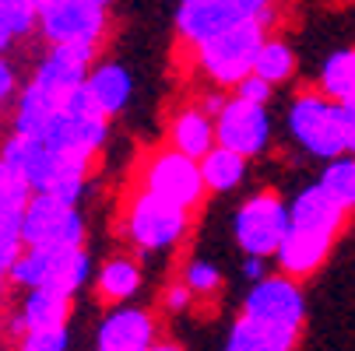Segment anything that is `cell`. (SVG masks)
Listing matches in <instances>:
<instances>
[{
	"label": "cell",
	"instance_id": "cell-1",
	"mask_svg": "<svg viewBox=\"0 0 355 351\" xmlns=\"http://www.w3.org/2000/svg\"><path fill=\"white\" fill-rule=\"evenodd\" d=\"M264 42H268V25L261 18H246V21H236L232 28L218 32L215 39L200 42L197 60L215 84L236 88L243 78L253 74V64H257V53Z\"/></svg>",
	"mask_w": 355,
	"mask_h": 351
},
{
	"label": "cell",
	"instance_id": "cell-2",
	"mask_svg": "<svg viewBox=\"0 0 355 351\" xmlns=\"http://www.w3.org/2000/svg\"><path fill=\"white\" fill-rule=\"evenodd\" d=\"M92 260L81 246H25L11 267V281L21 288H53L74 295L88 281Z\"/></svg>",
	"mask_w": 355,
	"mask_h": 351
},
{
	"label": "cell",
	"instance_id": "cell-3",
	"mask_svg": "<svg viewBox=\"0 0 355 351\" xmlns=\"http://www.w3.org/2000/svg\"><path fill=\"white\" fill-rule=\"evenodd\" d=\"M288 130L310 155L334 162L348 152L345 144V109L327 95H299L288 106Z\"/></svg>",
	"mask_w": 355,
	"mask_h": 351
},
{
	"label": "cell",
	"instance_id": "cell-4",
	"mask_svg": "<svg viewBox=\"0 0 355 351\" xmlns=\"http://www.w3.org/2000/svg\"><path fill=\"white\" fill-rule=\"evenodd\" d=\"M288 225H292V215H288V204H282V197L257 193L236 211L232 232L246 257H271L282 249Z\"/></svg>",
	"mask_w": 355,
	"mask_h": 351
},
{
	"label": "cell",
	"instance_id": "cell-5",
	"mask_svg": "<svg viewBox=\"0 0 355 351\" xmlns=\"http://www.w3.org/2000/svg\"><path fill=\"white\" fill-rule=\"evenodd\" d=\"M21 239L25 246H81L85 222L74 204L53 193H32L28 208L21 215Z\"/></svg>",
	"mask_w": 355,
	"mask_h": 351
},
{
	"label": "cell",
	"instance_id": "cell-6",
	"mask_svg": "<svg viewBox=\"0 0 355 351\" xmlns=\"http://www.w3.org/2000/svg\"><path fill=\"white\" fill-rule=\"evenodd\" d=\"M127 232H130V239L141 249H148V253H155V249H169L187 232V208H180V204H173V200L144 190L134 200V208H130Z\"/></svg>",
	"mask_w": 355,
	"mask_h": 351
},
{
	"label": "cell",
	"instance_id": "cell-7",
	"mask_svg": "<svg viewBox=\"0 0 355 351\" xmlns=\"http://www.w3.org/2000/svg\"><path fill=\"white\" fill-rule=\"evenodd\" d=\"M39 32L49 46L60 42H98L106 32V8L95 0H42Z\"/></svg>",
	"mask_w": 355,
	"mask_h": 351
},
{
	"label": "cell",
	"instance_id": "cell-8",
	"mask_svg": "<svg viewBox=\"0 0 355 351\" xmlns=\"http://www.w3.org/2000/svg\"><path fill=\"white\" fill-rule=\"evenodd\" d=\"M144 190L159 193L166 200H173V204L180 208H193L200 197H205L208 183H205V172H200V162L183 155V152H162L151 159L148 172H144Z\"/></svg>",
	"mask_w": 355,
	"mask_h": 351
},
{
	"label": "cell",
	"instance_id": "cell-9",
	"mask_svg": "<svg viewBox=\"0 0 355 351\" xmlns=\"http://www.w3.org/2000/svg\"><path fill=\"white\" fill-rule=\"evenodd\" d=\"M215 134H218L222 147H232V152L243 155V159L261 155L268 147V137H271L268 109L261 102H246V98L232 95L222 106V113L215 116Z\"/></svg>",
	"mask_w": 355,
	"mask_h": 351
},
{
	"label": "cell",
	"instance_id": "cell-10",
	"mask_svg": "<svg viewBox=\"0 0 355 351\" xmlns=\"http://www.w3.org/2000/svg\"><path fill=\"white\" fill-rule=\"evenodd\" d=\"M92 57H95V42H60V46H49V53L39 60V67L32 74V84L64 106V98L78 84H85V78L92 71Z\"/></svg>",
	"mask_w": 355,
	"mask_h": 351
},
{
	"label": "cell",
	"instance_id": "cell-11",
	"mask_svg": "<svg viewBox=\"0 0 355 351\" xmlns=\"http://www.w3.org/2000/svg\"><path fill=\"white\" fill-rule=\"evenodd\" d=\"M243 313L253 320H268V323H285V327H302V313H306V303L295 288V281L285 278H264L253 281Z\"/></svg>",
	"mask_w": 355,
	"mask_h": 351
},
{
	"label": "cell",
	"instance_id": "cell-12",
	"mask_svg": "<svg viewBox=\"0 0 355 351\" xmlns=\"http://www.w3.org/2000/svg\"><path fill=\"white\" fill-rule=\"evenodd\" d=\"M288 215H292V232L299 235H313L320 242H334L341 222H345V208L338 200L317 183V186H306L302 193H295V200L288 204Z\"/></svg>",
	"mask_w": 355,
	"mask_h": 351
},
{
	"label": "cell",
	"instance_id": "cell-13",
	"mask_svg": "<svg viewBox=\"0 0 355 351\" xmlns=\"http://www.w3.org/2000/svg\"><path fill=\"white\" fill-rule=\"evenodd\" d=\"M155 337V323L144 309H116L103 320L95 337L98 351H148Z\"/></svg>",
	"mask_w": 355,
	"mask_h": 351
},
{
	"label": "cell",
	"instance_id": "cell-14",
	"mask_svg": "<svg viewBox=\"0 0 355 351\" xmlns=\"http://www.w3.org/2000/svg\"><path fill=\"white\" fill-rule=\"evenodd\" d=\"M295 337H299V327L253 320V316L243 313L239 323H232L225 351H292Z\"/></svg>",
	"mask_w": 355,
	"mask_h": 351
},
{
	"label": "cell",
	"instance_id": "cell-15",
	"mask_svg": "<svg viewBox=\"0 0 355 351\" xmlns=\"http://www.w3.org/2000/svg\"><path fill=\"white\" fill-rule=\"evenodd\" d=\"M85 84H88L92 98L98 102V109H103L106 116H116L120 109H127L130 91H134L130 71L120 67V64H98V67H92Z\"/></svg>",
	"mask_w": 355,
	"mask_h": 351
},
{
	"label": "cell",
	"instance_id": "cell-16",
	"mask_svg": "<svg viewBox=\"0 0 355 351\" xmlns=\"http://www.w3.org/2000/svg\"><path fill=\"white\" fill-rule=\"evenodd\" d=\"M218 134H215V120L205 109H183L173 120V147L190 159H205L211 147H215Z\"/></svg>",
	"mask_w": 355,
	"mask_h": 351
},
{
	"label": "cell",
	"instance_id": "cell-17",
	"mask_svg": "<svg viewBox=\"0 0 355 351\" xmlns=\"http://www.w3.org/2000/svg\"><path fill=\"white\" fill-rule=\"evenodd\" d=\"M71 309V295L53 291V288H28V298L21 306V316L15 320L18 330H35V327H64Z\"/></svg>",
	"mask_w": 355,
	"mask_h": 351
},
{
	"label": "cell",
	"instance_id": "cell-18",
	"mask_svg": "<svg viewBox=\"0 0 355 351\" xmlns=\"http://www.w3.org/2000/svg\"><path fill=\"white\" fill-rule=\"evenodd\" d=\"M320 88L327 98L355 109V49H338V53H331L324 60Z\"/></svg>",
	"mask_w": 355,
	"mask_h": 351
},
{
	"label": "cell",
	"instance_id": "cell-19",
	"mask_svg": "<svg viewBox=\"0 0 355 351\" xmlns=\"http://www.w3.org/2000/svg\"><path fill=\"white\" fill-rule=\"evenodd\" d=\"M200 172H205L208 190L225 193V190H232V186H239V183H243V176H246V159H243V155H236L232 147L215 144L211 152H208L205 159H200Z\"/></svg>",
	"mask_w": 355,
	"mask_h": 351
},
{
	"label": "cell",
	"instance_id": "cell-20",
	"mask_svg": "<svg viewBox=\"0 0 355 351\" xmlns=\"http://www.w3.org/2000/svg\"><path fill=\"white\" fill-rule=\"evenodd\" d=\"M95 285H98V291H103V298H110V303H123V298H130L141 288V271H137L134 260L113 257V260L103 264Z\"/></svg>",
	"mask_w": 355,
	"mask_h": 351
},
{
	"label": "cell",
	"instance_id": "cell-21",
	"mask_svg": "<svg viewBox=\"0 0 355 351\" xmlns=\"http://www.w3.org/2000/svg\"><path fill=\"white\" fill-rule=\"evenodd\" d=\"M39 25V0H0V53Z\"/></svg>",
	"mask_w": 355,
	"mask_h": 351
},
{
	"label": "cell",
	"instance_id": "cell-22",
	"mask_svg": "<svg viewBox=\"0 0 355 351\" xmlns=\"http://www.w3.org/2000/svg\"><path fill=\"white\" fill-rule=\"evenodd\" d=\"M253 74H261L264 81L271 84H282L295 74V53L288 42H278V39H268L257 53V64H253Z\"/></svg>",
	"mask_w": 355,
	"mask_h": 351
},
{
	"label": "cell",
	"instance_id": "cell-23",
	"mask_svg": "<svg viewBox=\"0 0 355 351\" xmlns=\"http://www.w3.org/2000/svg\"><path fill=\"white\" fill-rule=\"evenodd\" d=\"M320 186L338 200L345 211H352L355 208V155H348V159L341 155V159L327 162V169L320 176Z\"/></svg>",
	"mask_w": 355,
	"mask_h": 351
},
{
	"label": "cell",
	"instance_id": "cell-24",
	"mask_svg": "<svg viewBox=\"0 0 355 351\" xmlns=\"http://www.w3.org/2000/svg\"><path fill=\"white\" fill-rule=\"evenodd\" d=\"M32 193L35 190L28 186V179L0 159V211H4V215H25Z\"/></svg>",
	"mask_w": 355,
	"mask_h": 351
},
{
	"label": "cell",
	"instance_id": "cell-25",
	"mask_svg": "<svg viewBox=\"0 0 355 351\" xmlns=\"http://www.w3.org/2000/svg\"><path fill=\"white\" fill-rule=\"evenodd\" d=\"M67 327H35L21 334V348L18 351H67Z\"/></svg>",
	"mask_w": 355,
	"mask_h": 351
},
{
	"label": "cell",
	"instance_id": "cell-26",
	"mask_svg": "<svg viewBox=\"0 0 355 351\" xmlns=\"http://www.w3.org/2000/svg\"><path fill=\"white\" fill-rule=\"evenodd\" d=\"M218 285H222V274H218L215 264H208V260H193V264L187 267V288H190L193 295H211Z\"/></svg>",
	"mask_w": 355,
	"mask_h": 351
},
{
	"label": "cell",
	"instance_id": "cell-27",
	"mask_svg": "<svg viewBox=\"0 0 355 351\" xmlns=\"http://www.w3.org/2000/svg\"><path fill=\"white\" fill-rule=\"evenodd\" d=\"M271 91H275V84L264 81L261 74H250V78H243V81L236 84V95H239V98H246V102H261V106L271 98Z\"/></svg>",
	"mask_w": 355,
	"mask_h": 351
},
{
	"label": "cell",
	"instance_id": "cell-28",
	"mask_svg": "<svg viewBox=\"0 0 355 351\" xmlns=\"http://www.w3.org/2000/svg\"><path fill=\"white\" fill-rule=\"evenodd\" d=\"M222 4L243 21V18H261L264 25L271 21V0H222Z\"/></svg>",
	"mask_w": 355,
	"mask_h": 351
},
{
	"label": "cell",
	"instance_id": "cell-29",
	"mask_svg": "<svg viewBox=\"0 0 355 351\" xmlns=\"http://www.w3.org/2000/svg\"><path fill=\"white\" fill-rule=\"evenodd\" d=\"M11 95H15V67L0 57V106H4Z\"/></svg>",
	"mask_w": 355,
	"mask_h": 351
},
{
	"label": "cell",
	"instance_id": "cell-30",
	"mask_svg": "<svg viewBox=\"0 0 355 351\" xmlns=\"http://www.w3.org/2000/svg\"><path fill=\"white\" fill-rule=\"evenodd\" d=\"M190 295H193V291H190L187 285H173V288L166 291V306H169V309H187Z\"/></svg>",
	"mask_w": 355,
	"mask_h": 351
},
{
	"label": "cell",
	"instance_id": "cell-31",
	"mask_svg": "<svg viewBox=\"0 0 355 351\" xmlns=\"http://www.w3.org/2000/svg\"><path fill=\"white\" fill-rule=\"evenodd\" d=\"M264 271H268V267H264V257H250V260L243 264V274H246L250 281H264Z\"/></svg>",
	"mask_w": 355,
	"mask_h": 351
},
{
	"label": "cell",
	"instance_id": "cell-32",
	"mask_svg": "<svg viewBox=\"0 0 355 351\" xmlns=\"http://www.w3.org/2000/svg\"><path fill=\"white\" fill-rule=\"evenodd\" d=\"M345 109V144H348V155H355V109L341 106Z\"/></svg>",
	"mask_w": 355,
	"mask_h": 351
},
{
	"label": "cell",
	"instance_id": "cell-33",
	"mask_svg": "<svg viewBox=\"0 0 355 351\" xmlns=\"http://www.w3.org/2000/svg\"><path fill=\"white\" fill-rule=\"evenodd\" d=\"M148 351H183V348H176V344H151Z\"/></svg>",
	"mask_w": 355,
	"mask_h": 351
},
{
	"label": "cell",
	"instance_id": "cell-34",
	"mask_svg": "<svg viewBox=\"0 0 355 351\" xmlns=\"http://www.w3.org/2000/svg\"><path fill=\"white\" fill-rule=\"evenodd\" d=\"M8 274H11V271H8L4 264H0V285H4V278H8Z\"/></svg>",
	"mask_w": 355,
	"mask_h": 351
},
{
	"label": "cell",
	"instance_id": "cell-35",
	"mask_svg": "<svg viewBox=\"0 0 355 351\" xmlns=\"http://www.w3.org/2000/svg\"><path fill=\"white\" fill-rule=\"evenodd\" d=\"M95 4H103V8H110V4H113V0H95Z\"/></svg>",
	"mask_w": 355,
	"mask_h": 351
}]
</instances>
